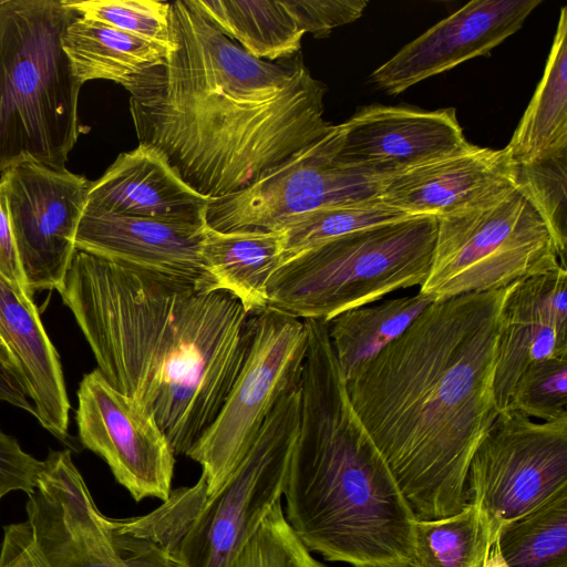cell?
<instances>
[{
    "label": "cell",
    "mask_w": 567,
    "mask_h": 567,
    "mask_svg": "<svg viewBox=\"0 0 567 567\" xmlns=\"http://www.w3.org/2000/svg\"><path fill=\"white\" fill-rule=\"evenodd\" d=\"M171 49L130 87L138 145L192 189L221 198L249 188L333 125L326 86L302 56L266 61L223 34L194 0L169 3Z\"/></svg>",
    "instance_id": "6da1fadb"
},
{
    "label": "cell",
    "mask_w": 567,
    "mask_h": 567,
    "mask_svg": "<svg viewBox=\"0 0 567 567\" xmlns=\"http://www.w3.org/2000/svg\"><path fill=\"white\" fill-rule=\"evenodd\" d=\"M509 287L431 302L344 378L358 417L419 520L467 504L472 457L498 416V318Z\"/></svg>",
    "instance_id": "7a4b0ae2"
},
{
    "label": "cell",
    "mask_w": 567,
    "mask_h": 567,
    "mask_svg": "<svg viewBox=\"0 0 567 567\" xmlns=\"http://www.w3.org/2000/svg\"><path fill=\"white\" fill-rule=\"evenodd\" d=\"M97 363L155 419L175 456L213 424L251 342L229 291L78 250L55 289Z\"/></svg>",
    "instance_id": "3957f363"
},
{
    "label": "cell",
    "mask_w": 567,
    "mask_h": 567,
    "mask_svg": "<svg viewBox=\"0 0 567 567\" xmlns=\"http://www.w3.org/2000/svg\"><path fill=\"white\" fill-rule=\"evenodd\" d=\"M300 421L284 496L310 550L351 567H413L416 517L358 417L326 321L306 319Z\"/></svg>",
    "instance_id": "277c9868"
},
{
    "label": "cell",
    "mask_w": 567,
    "mask_h": 567,
    "mask_svg": "<svg viewBox=\"0 0 567 567\" xmlns=\"http://www.w3.org/2000/svg\"><path fill=\"white\" fill-rule=\"evenodd\" d=\"M76 17L64 0L0 4V174L25 162L65 167L82 84L62 37Z\"/></svg>",
    "instance_id": "5b68a950"
},
{
    "label": "cell",
    "mask_w": 567,
    "mask_h": 567,
    "mask_svg": "<svg viewBox=\"0 0 567 567\" xmlns=\"http://www.w3.org/2000/svg\"><path fill=\"white\" fill-rule=\"evenodd\" d=\"M436 218L412 216L331 239L284 261L267 284L268 307L328 321L399 289L422 286Z\"/></svg>",
    "instance_id": "8992f818"
},
{
    "label": "cell",
    "mask_w": 567,
    "mask_h": 567,
    "mask_svg": "<svg viewBox=\"0 0 567 567\" xmlns=\"http://www.w3.org/2000/svg\"><path fill=\"white\" fill-rule=\"evenodd\" d=\"M300 382L282 394L223 485L207 495L202 474L172 491L166 549L179 567H228L281 502L300 421Z\"/></svg>",
    "instance_id": "52a82bcc"
},
{
    "label": "cell",
    "mask_w": 567,
    "mask_h": 567,
    "mask_svg": "<svg viewBox=\"0 0 567 567\" xmlns=\"http://www.w3.org/2000/svg\"><path fill=\"white\" fill-rule=\"evenodd\" d=\"M25 513L3 527L0 567H178L124 519L102 514L69 449L49 452Z\"/></svg>",
    "instance_id": "ba28073f"
},
{
    "label": "cell",
    "mask_w": 567,
    "mask_h": 567,
    "mask_svg": "<svg viewBox=\"0 0 567 567\" xmlns=\"http://www.w3.org/2000/svg\"><path fill=\"white\" fill-rule=\"evenodd\" d=\"M435 218L432 264L419 291L433 301L502 289L566 267L543 217L516 182Z\"/></svg>",
    "instance_id": "9c48e42d"
},
{
    "label": "cell",
    "mask_w": 567,
    "mask_h": 567,
    "mask_svg": "<svg viewBox=\"0 0 567 567\" xmlns=\"http://www.w3.org/2000/svg\"><path fill=\"white\" fill-rule=\"evenodd\" d=\"M308 348L306 321L267 307L252 315L245 363L217 417L186 454L214 494L255 442L284 393L299 384Z\"/></svg>",
    "instance_id": "30bf717a"
},
{
    "label": "cell",
    "mask_w": 567,
    "mask_h": 567,
    "mask_svg": "<svg viewBox=\"0 0 567 567\" xmlns=\"http://www.w3.org/2000/svg\"><path fill=\"white\" fill-rule=\"evenodd\" d=\"M566 486L567 417L536 422L508 410L475 451L466 493L486 518L494 543L505 525Z\"/></svg>",
    "instance_id": "8fae6325"
},
{
    "label": "cell",
    "mask_w": 567,
    "mask_h": 567,
    "mask_svg": "<svg viewBox=\"0 0 567 567\" xmlns=\"http://www.w3.org/2000/svg\"><path fill=\"white\" fill-rule=\"evenodd\" d=\"M340 125H332L249 188L208 205L206 225L217 231H277L291 217L321 207L380 200L382 181L346 165Z\"/></svg>",
    "instance_id": "7c38bea8"
},
{
    "label": "cell",
    "mask_w": 567,
    "mask_h": 567,
    "mask_svg": "<svg viewBox=\"0 0 567 567\" xmlns=\"http://www.w3.org/2000/svg\"><path fill=\"white\" fill-rule=\"evenodd\" d=\"M0 183L28 290L56 289L76 251L92 182L65 167L25 162L1 173Z\"/></svg>",
    "instance_id": "4fadbf2b"
},
{
    "label": "cell",
    "mask_w": 567,
    "mask_h": 567,
    "mask_svg": "<svg viewBox=\"0 0 567 567\" xmlns=\"http://www.w3.org/2000/svg\"><path fill=\"white\" fill-rule=\"evenodd\" d=\"M76 396L81 444L105 461L134 501H166L173 491L175 454L155 419L97 369L83 375Z\"/></svg>",
    "instance_id": "5bb4252c"
},
{
    "label": "cell",
    "mask_w": 567,
    "mask_h": 567,
    "mask_svg": "<svg viewBox=\"0 0 567 567\" xmlns=\"http://www.w3.org/2000/svg\"><path fill=\"white\" fill-rule=\"evenodd\" d=\"M339 125L341 161L381 179L470 145L453 107L423 111L372 105Z\"/></svg>",
    "instance_id": "9a60e30c"
},
{
    "label": "cell",
    "mask_w": 567,
    "mask_h": 567,
    "mask_svg": "<svg viewBox=\"0 0 567 567\" xmlns=\"http://www.w3.org/2000/svg\"><path fill=\"white\" fill-rule=\"evenodd\" d=\"M539 0H474L441 20L375 69L370 80L389 94L481 55L522 28Z\"/></svg>",
    "instance_id": "2e32d148"
},
{
    "label": "cell",
    "mask_w": 567,
    "mask_h": 567,
    "mask_svg": "<svg viewBox=\"0 0 567 567\" xmlns=\"http://www.w3.org/2000/svg\"><path fill=\"white\" fill-rule=\"evenodd\" d=\"M567 357V268L513 282L498 318L494 395L506 411L520 374L534 362Z\"/></svg>",
    "instance_id": "e0dca14e"
},
{
    "label": "cell",
    "mask_w": 567,
    "mask_h": 567,
    "mask_svg": "<svg viewBox=\"0 0 567 567\" xmlns=\"http://www.w3.org/2000/svg\"><path fill=\"white\" fill-rule=\"evenodd\" d=\"M0 367L22 388L35 409L39 423L65 442L71 404L60 357L32 293L1 275Z\"/></svg>",
    "instance_id": "ac0fdd59"
},
{
    "label": "cell",
    "mask_w": 567,
    "mask_h": 567,
    "mask_svg": "<svg viewBox=\"0 0 567 567\" xmlns=\"http://www.w3.org/2000/svg\"><path fill=\"white\" fill-rule=\"evenodd\" d=\"M205 229L206 225L84 210L75 248L143 270L217 287L202 257Z\"/></svg>",
    "instance_id": "d6986e66"
},
{
    "label": "cell",
    "mask_w": 567,
    "mask_h": 567,
    "mask_svg": "<svg viewBox=\"0 0 567 567\" xmlns=\"http://www.w3.org/2000/svg\"><path fill=\"white\" fill-rule=\"evenodd\" d=\"M516 182L506 147L470 143L449 156L382 181L379 199L410 216L440 217L471 206Z\"/></svg>",
    "instance_id": "ffe728a7"
},
{
    "label": "cell",
    "mask_w": 567,
    "mask_h": 567,
    "mask_svg": "<svg viewBox=\"0 0 567 567\" xmlns=\"http://www.w3.org/2000/svg\"><path fill=\"white\" fill-rule=\"evenodd\" d=\"M213 199L192 189L154 150L138 145L120 154L91 183L85 212L206 225Z\"/></svg>",
    "instance_id": "44dd1931"
},
{
    "label": "cell",
    "mask_w": 567,
    "mask_h": 567,
    "mask_svg": "<svg viewBox=\"0 0 567 567\" xmlns=\"http://www.w3.org/2000/svg\"><path fill=\"white\" fill-rule=\"evenodd\" d=\"M506 150L517 166L567 156L566 7L560 10L544 75Z\"/></svg>",
    "instance_id": "7402d4cb"
},
{
    "label": "cell",
    "mask_w": 567,
    "mask_h": 567,
    "mask_svg": "<svg viewBox=\"0 0 567 567\" xmlns=\"http://www.w3.org/2000/svg\"><path fill=\"white\" fill-rule=\"evenodd\" d=\"M282 243L281 230L221 233L206 225L202 257L216 286L254 315L268 307L267 284L281 264Z\"/></svg>",
    "instance_id": "603a6c76"
},
{
    "label": "cell",
    "mask_w": 567,
    "mask_h": 567,
    "mask_svg": "<svg viewBox=\"0 0 567 567\" xmlns=\"http://www.w3.org/2000/svg\"><path fill=\"white\" fill-rule=\"evenodd\" d=\"M62 48L82 85L92 80H107L127 91L171 49L82 17H76L66 27Z\"/></svg>",
    "instance_id": "cb8c5ba5"
},
{
    "label": "cell",
    "mask_w": 567,
    "mask_h": 567,
    "mask_svg": "<svg viewBox=\"0 0 567 567\" xmlns=\"http://www.w3.org/2000/svg\"><path fill=\"white\" fill-rule=\"evenodd\" d=\"M194 1L223 34L257 59L279 61L300 51L305 32L299 29L284 1Z\"/></svg>",
    "instance_id": "d4e9b609"
},
{
    "label": "cell",
    "mask_w": 567,
    "mask_h": 567,
    "mask_svg": "<svg viewBox=\"0 0 567 567\" xmlns=\"http://www.w3.org/2000/svg\"><path fill=\"white\" fill-rule=\"evenodd\" d=\"M431 302V298L417 292L349 309L326 321L343 377L400 337Z\"/></svg>",
    "instance_id": "484cf974"
},
{
    "label": "cell",
    "mask_w": 567,
    "mask_h": 567,
    "mask_svg": "<svg viewBox=\"0 0 567 567\" xmlns=\"http://www.w3.org/2000/svg\"><path fill=\"white\" fill-rule=\"evenodd\" d=\"M497 543L507 567H567V486L505 525Z\"/></svg>",
    "instance_id": "4316f807"
},
{
    "label": "cell",
    "mask_w": 567,
    "mask_h": 567,
    "mask_svg": "<svg viewBox=\"0 0 567 567\" xmlns=\"http://www.w3.org/2000/svg\"><path fill=\"white\" fill-rule=\"evenodd\" d=\"M492 544L486 518L467 502L454 515L415 520L413 567H478Z\"/></svg>",
    "instance_id": "83f0119b"
},
{
    "label": "cell",
    "mask_w": 567,
    "mask_h": 567,
    "mask_svg": "<svg viewBox=\"0 0 567 567\" xmlns=\"http://www.w3.org/2000/svg\"><path fill=\"white\" fill-rule=\"evenodd\" d=\"M412 217L381 200L321 207L291 217L281 227V264L320 244L360 229ZM280 264V265H281Z\"/></svg>",
    "instance_id": "f1b7e54d"
},
{
    "label": "cell",
    "mask_w": 567,
    "mask_h": 567,
    "mask_svg": "<svg viewBox=\"0 0 567 567\" xmlns=\"http://www.w3.org/2000/svg\"><path fill=\"white\" fill-rule=\"evenodd\" d=\"M228 567H326L296 535L277 503Z\"/></svg>",
    "instance_id": "f546056e"
},
{
    "label": "cell",
    "mask_w": 567,
    "mask_h": 567,
    "mask_svg": "<svg viewBox=\"0 0 567 567\" xmlns=\"http://www.w3.org/2000/svg\"><path fill=\"white\" fill-rule=\"evenodd\" d=\"M79 17L171 47L169 3L156 0H64Z\"/></svg>",
    "instance_id": "4dcf8cb0"
},
{
    "label": "cell",
    "mask_w": 567,
    "mask_h": 567,
    "mask_svg": "<svg viewBox=\"0 0 567 567\" xmlns=\"http://www.w3.org/2000/svg\"><path fill=\"white\" fill-rule=\"evenodd\" d=\"M508 410L542 422L567 417V357L530 364L514 386Z\"/></svg>",
    "instance_id": "1f68e13d"
},
{
    "label": "cell",
    "mask_w": 567,
    "mask_h": 567,
    "mask_svg": "<svg viewBox=\"0 0 567 567\" xmlns=\"http://www.w3.org/2000/svg\"><path fill=\"white\" fill-rule=\"evenodd\" d=\"M566 159L567 156L529 165H516V183L547 225L560 261L566 266Z\"/></svg>",
    "instance_id": "d6a6232c"
},
{
    "label": "cell",
    "mask_w": 567,
    "mask_h": 567,
    "mask_svg": "<svg viewBox=\"0 0 567 567\" xmlns=\"http://www.w3.org/2000/svg\"><path fill=\"white\" fill-rule=\"evenodd\" d=\"M297 25L316 38L327 37L332 29L358 20L367 0H285Z\"/></svg>",
    "instance_id": "836d02e7"
},
{
    "label": "cell",
    "mask_w": 567,
    "mask_h": 567,
    "mask_svg": "<svg viewBox=\"0 0 567 567\" xmlns=\"http://www.w3.org/2000/svg\"><path fill=\"white\" fill-rule=\"evenodd\" d=\"M43 467L44 461L23 451L13 436L0 430V501L14 491L32 493Z\"/></svg>",
    "instance_id": "e575fe53"
},
{
    "label": "cell",
    "mask_w": 567,
    "mask_h": 567,
    "mask_svg": "<svg viewBox=\"0 0 567 567\" xmlns=\"http://www.w3.org/2000/svg\"><path fill=\"white\" fill-rule=\"evenodd\" d=\"M0 275L19 288L27 289L20 264L7 198L0 183Z\"/></svg>",
    "instance_id": "d590c367"
},
{
    "label": "cell",
    "mask_w": 567,
    "mask_h": 567,
    "mask_svg": "<svg viewBox=\"0 0 567 567\" xmlns=\"http://www.w3.org/2000/svg\"><path fill=\"white\" fill-rule=\"evenodd\" d=\"M0 403L21 409L34 417L35 409L19 383L0 367Z\"/></svg>",
    "instance_id": "8d00e7d4"
},
{
    "label": "cell",
    "mask_w": 567,
    "mask_h": 567,
    "mask_svg": "<svg viewBox=\"0 0 567 567\" xmlns=\"http://www.w3.org/2000/svg\"><path fill=\"white\" fill-rule=\"evenodd\" d=\"M3 1H4V0H0V4H2V3H3Z\"/></svg>",
    "instance_id": "74e56055"
}]
</instances>
